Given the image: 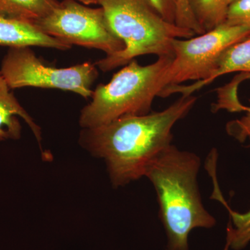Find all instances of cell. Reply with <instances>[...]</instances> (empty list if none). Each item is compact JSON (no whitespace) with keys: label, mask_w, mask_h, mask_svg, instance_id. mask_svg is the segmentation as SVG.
<instances>
[{"label":"cell","mask_w":250,"mask_h":250,"mask_svg":"<svg viewBox=\"0 0 250 250\" xmlns=\"http://www.w3.org/2000/svg\"><path fill=\"white\" fill-rule=\"evenodd\" d=\"M197 100L193 95H182L164 111L83 129L80 143L104 159L113 185H126L144 177L149 164L170 146L174 125L188 114Z\"/></svg>","instance_id":"obj_1"},{"label":"cell","mask_w":250,"mask_h":250,"mask_svg":"<svg viewBox=\"0 0 250 250\" xmlns=\"http://www.w3.org/2000/svg\"><path fill=\"white\" fill-rule=\"evenodd\" d=\"M201 160L171 144L148 166L145 176L155 188L159 215L167 237L166 250H189L195 228H213L216 220L205 209L197 186Z\"/></svg>","instance_id":"obj_2"},{"label":"cell","mask_w":250,"mask_h":250,"mask_svg":"<svg viewBox=\"0 0 250 250\" xmlns=\"http://www.w3.org/2000/svg\"><path fill=\"white\" fill-rule=\"evenodd\" d=\"M98 4L104 11L110 27L125 46L121 52L95 62L104 72L124 66L141 56L173 58L174 39L196 36L190 29L167 22L146 0H98Z\"/></svg>","instance_id":"obj_3"},{"label":"cell","mask_w":250,"mask_h":250,"mask_svg":"<svg viewBox=\"0 0 250 250\" xmlns=\"http://www.w3.org/2000/svg\"><path fill=\"white\" fill-rule=\"evenodd\" d=\"M173 58L159 57L147 65L131 61L112 77L106 84H99L92 101L81 111L80 125L91 129L123 117L150 113L154 99L160 97L161 77Z\"/></svg>","instance_id":"obj_4"},{"label":"cell","mask_w":250,"mask_h":250,"mask_svg":"<svg viewBox=\"0 0 250 250\" xmlns=\"http://www.w3.org/2000/svg\"><path fill=\"white\" fill-rule=\"evenodd\" d=\"M249 35L250 27L224 22L199 36L174 39L173 59L160 80L163 91L166 88V96L175 93L190 95L208 84L222 54Z\"/></svg>","instance_id":"obj_5"},{"label":"cell","mask_w":250,"mask_h":250,"mask_svg":"<svg viewBox=\"0 0 250 250\" xmlns=\"http://www.w3.org/2000/svg\"><path fill=\"white\" fill-rule=\"evenodd\" d=\"M0 74L11 89L35 87L67 90L85 99L93 95L92 85L99 75L98 67L90 62L65 68L46 65L31 47H9Z\"/></svg>","instance_id":"obj_6"},{"label":"cell","mask_w":250,"mask_h":250,"mask_svg":"<svg viewBox=\"0 0 250 250\" xmlns=\"http://www.w3.org/2000/svg\"><path fill=\"white\" fill-rule=\"evenodd\" d=\"M33 22L47 35L70 46L98 49L106 56L125 48L101 6L91 8L75 0H63L50 14Z\"/></svg>","instance_id":"obj_7"},{"label":"cell","mask_w":250,"mask_h":250,"mask_svg":"<svg viewBox=\"0 0 250 250\" xmlns=\"http://www.w3.org/2000/svg\"><path fill=\"white\" fill-rule=\"evenodd\" d=\"M0 45L41 47L68 50L72 46L51 37L27 20L0 14Z\"/></svg>","instance_id":"obj_8"},{"label":"cell","mask_w":250,"mask_h":250,"mask_svg":"<svg viewBox=\"0 0 250 250\" xmlns=\"http://www.w3.org/2000/svg\"><path fill=\"white\" fill-rule=\"evenodd\" d=\"M11 90L0 74V141L21 138L22 126L18 116L27 123L38 142L41 143L42 136L40 126L21 106Z\"/></svg>","instance_id":"obj_9"},{"label":"cell","mask_w":250,"mask_h":250,"mask_svg":"<svg viewBox=\"0 0 250 250\" xmlns=\"http://www.w3.org/2000/svg\"><path fill=\"white\" fill-rule=\"evenodd\" d=\"M210 174L215 186L212 198L216 199L221 202L229 213L230 219L227 229V239L230 242V248L235 250L243 249L250 242V210L246 213H240L231 209L219 190L215 179V172H211Z\"/></svg>","instance_id":"obj_10"},{"label":"cell","mask_w":250,"mask_h":250,"mask_svg":"<svg viewBox=\"0 0 250 250\" xmlns=\"http://www.w3.org/2000/svg\"><path fill=\"white\" fill-rule=\"evenodd\" d=\"M234 72L250 75V35L230 46L222 54L208 83L222 75Z\"/></svg>","instance_id":"obj_11"},{"label":"cell","mask_w":250,"mask_h":250,"mask_svg":"<svg viewBox=\"0 0 250 250\" xmlns=\"http://www.w3.org/2000/svg\"><path fill=\"white\" fill-rule=\"evenodd\" d=\"M57 0H0V14L34 22L58 6Z\"/></svg>","instance_id":"obj_12"},{"label":"cell","mask_w":250,"mask_h":250,"mask_svg":"<svg viewBox=\"0 0 250 250\" xmlns=\"http://www.w3.org/2000/svg\"><path fill=\"white\" fill-rule=\"evenodd\" d=\"M194 17L205 32L225 22L231 0H188Z\"/></svg>","instance_id":"obj_13"},{"label":"cell","mask_w":250,"mask_h":250,"mask_svg":"<svg viewBox=\"0 0 250 250\" xmlns=\"http://www.w3.org/2000/svg\"><path fill=\"white\" fill-rule=\"evenodd\" d=\"M177 11H176L175 24L179 27L190 29L196 35L205 33L199 25L194 17L188 0H176Z\"/></svg>","instance_id":"obj_14"},{"label":"cell","mask_w":250,"mask_h":250,"mask_svg":"<svg viewBox=\"0 0 250 250\" xmlns=\"http://www.w3.org/2000/svg\"><path fill=\"white\" fill-rule=\"evenodd\" d=\"M225 22L250 27V0H235L229 7Z\"/></svg>","instance_id":"obj_15"},{"label":"cell","mask_w":250,"mask_h":250,"mask_svg":"<svg viewBox=\"0 0 250 250\" xmlns=\"http://www.w3.org/2000/svg\"><path fill=\"white\" fill-rule=\"evenodd\" d=\"M247 114L241 119L229 122L226 125L228 134L240 143H244L250 138V107L247 108Z\"/></svg>","instance_id":"obj_16"},{"label":"cell","mask_w":250,"mask_h":250,"mask_svg":"<svg viewBox=\"0 0 250 250\" xmlns=\"http://www.w3.org/2000/svg\"><path fill=\"white\" fill-rule=\"evenodd\" d=\"M153 9L167 22L175 24L176 0H146Z\"/></svg>","instance_id":"obj_17"},{"label":"cell","mask_w":250,"mask_h":250,"mask_svg":"<svg viewBox=\"0 0 250 250\" xmlns=\"http://www.w3.org/2000/svg\"><path fill=\"white\" fill-rule=\"evenodd\" d=\"M75 1L87 5V6L90 4H98V0H75Z\"/></svg>","instance_id":"obj_18"},{"label":"cell","mask_w":250,"mask_h":250,"mask_svg":"<svg viewBox=\"0 0 250 250\" xmlns=\"http://www.w3.org/2000/svg\"><path fill=\"white\" fill-rule=\"evenodd\" d=\"M230 248V242L229 241V240L227 239V243L226 246L225 247V249L224 250H229Z\"/></svg>","instance_id":"obj_19"},{"label":"cell","mask_w":250,"mask_h":250,"mask_svg":"<svg viewBox=\"0 0 250 250\" xmlns=\"http://www.w3.org/2000/svg\"><path fill=\"white\" fill-rule=\"evenodd\" d=\"M233 1H235V0H231V3H232Z\"/></svg>","instance_id":"obj_20"}]
</instances>
